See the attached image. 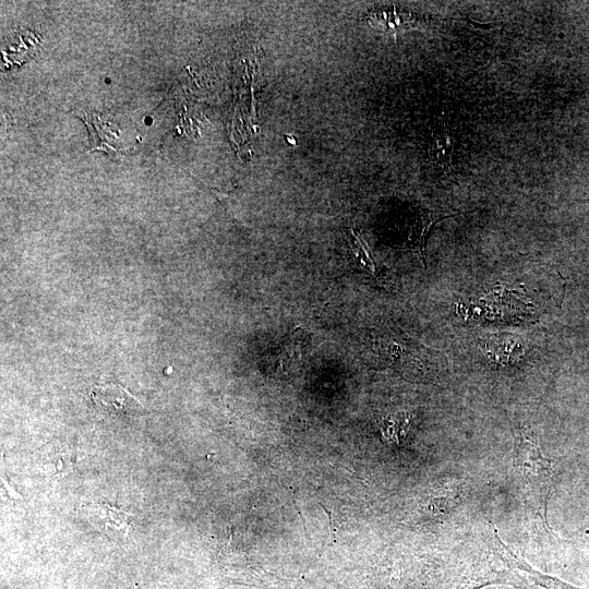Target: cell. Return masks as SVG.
Segmentation results:
<instances>
[{
    "instance_id": "6da1fadb",
    "label": "cell",
    "mask_w": 589,
    "mask_h": 589,
    "mask_svg": "<svg viewBox=\"0 0 589 589\" xmlns=\"http://www.w3.org/2000/svg\"><path fill=\"white\" fill-rule=\"evenodd\" d=\"M516 467L540 505H544L555 478L551 461L524 432L517 435Z\"/></svg>"
},
{
    "instance_id": "7a4b0ae2",
    "label": "cell",
    "mask_w": 589,
    "mask_h": 589,
    "mask_svg": "<svg viewBox=\"0 0 589 589\" xmlns=\"http://www.w3.org/2000/svg\"><path fill=\"white\" fill-rule=\"evenodd\" d=\"M88 521L103 534L111 539L128 536L133 515L105 503H89L82 507Z\"/></svg>"
},
{
    "instance_id": "3957f363",
    "label": "cell",
    "mask_w": 589,
    "mask_h": 589,
    "mask_svg": "<svg viewBox=\"0 0 589 589\" xmlns=\"http://www.w3.org/2000/svg\"><path fill=\"white\" fill-rule=\"evenodd\" d=\"M91 397L103 411L113 414L129 416L143 409L140 401L118 384L96 385L91 390Z\"/></svg>"
},
{
    "instance_id": "277c9868",
    "label": "cell",
    "mask_w": 589,
    "mask_h": 589,
    "mask_svg": "<svg viewBox=\"0 0 589 589\" xmlns=\"http://www.w3.org/2000/svg\"><path fill=\"white\" fill-rule=\"evenodd\" d=\"M455 139L449 127L442 123L433 133L431 143V158L437 168L446 170L450 165Z\"/></svg>"
},
{
    "instance_id": "5b68a950",
    "label": "cell",
    "mask_w": 589,
    "mask_h": 589,
    "mask_svg": "<svg viewBox=\"0 0 589 589\" xmlns=\"http://www.w3.org/2000/svg\"><path fill=\"white\" fill-rule=\"evenodd\" d=\"M45 460L48 473L58 479L69 474L74 469L75 458L73 450H47Z\"/></svg>"
},
{
    "instance_id": "8992f818",
    "label": "cell",
    "mask_w": 589,
    "mask_h": 589,
    "mask_svg": "<svg viewBox=\"0 0 589 589\" xmlns=\"http://www.w3.org/2000/svg\"><path fill=\"white\" fill-rule=\"evenodd\" d=\"M350 233L352 237L351 248L357 265L371 275H375V264L370 255L366 243L356 230L351 229Z\"/></svg>"
},
{
    "instance_id": "52a82bcc",
    "label": "cell",
    "mask_w": 589,
    "mask_h": 589,
    "mask_svg": "<svg viewBox=\"0 0 589 589\" xmlns=\"http://www.w3.org/2000/svg\"><path fill=\"white\" fill-rule=\"evenodd\" d=\"M294 334L291 336V338L287 341L286 346L284 347V350L281 352V365L287 364L291 361H294L296 359L301 358V339L298 338Z\"/></svg>"
}]
</instances>
